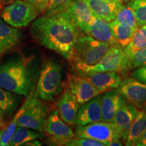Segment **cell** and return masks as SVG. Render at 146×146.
Here are the masks:
<instances>
[{"label": "cell", "mask_w": 146, "mask_h": 146, "mask_svg": "<svg viewBox=\"0 0 146 146\" xmlns=\"http://www.w3.org/2000/svg\"><path fill=\"white\" fill-rule=\"evenodd\" d=\"M31 33L40 45L46 47L70 61L82 31L64 10L35 20Z\"/></svg>", "instance_id": "cell-1"}, {"label": "cell", "mask_w": 146, "mask_h": 146, "mask_svg": "<svg viewBox=\"0 0 146 146\" xmlns=\"http://www.w3.org/2000/svg\"><path fill=\"white\" fill-rule=\"evenodd\" d=\"M31 86V75L23 58L14 56L0 65V87L14 94L27 96Z\"/></svg>", "instance_id": "cell-2"}, {"label": "cell", "mask_w": 146, "mask_h": 146, "mask_svg": "<svg viewBox=\"0 0 146 146\" xmlns=\"http://www.w3.org/2000/svg\"><path fill=\"white\" fill-rule=\"evenodd\" d=\"M111 45L89 35H81L76 41L70 62L76 71L96 64Z\"/></svg>", "instance_id": "cell-3"}, {"label": "cell", "mask_w": 146, "mask_h": 146, "mask_svg": "<svg viewBox=\"0 0 146 146\" xmlns=\"http://www.w3.org/2000/svg\"><path fill=\"white\" fill-rule=\"evenodd\" d=\"M62 78L61 65L54 60H46L42 66L35 96L43 101L54 102L61 91Z\"/></svg>", "instance_id": "cell-4"}, {"label": "cell", "mask_w": 146, "mask_h": 146, "mask_svg": "<svg viewBox=\"0 0 146 146\" xmlns=\"http://www.w3.org/2000/svg\"><path fill=\"white\" fill-rule=\"evenodd\" d=\"M129 69H130L129 58L126 54L125 48L120 46H110L99 62L76 72L113 71L123 73L127 72Z\"/></svg>", "instance_id": "cell-5"}, {"label": "cell", "mask_w": 146, "mask_h": 146, "mask_svg": "<svg viewBox=\"0 0 146 146\" xmlns=\"http://www.w3.org/2000/svg\"><path fill=\"white\" fill-rule=\"evenodd\" d=\"M0 15L3 21L10 26L21 28L34 21L39 14L23 0H14L5 5Z\"/></svg>", "instance_id": "cell-6"}, {"label": "cell", "mask_w": 146, "mask_h": 146, "mask_svg": "<svg viewBox=\"0 0 146 146\" xmlns=\"http://www.w3.org/2000/svg\"><path fill=\"white\" fill-rule=\"evenodd\" d=\"M47 112L48 109L39 98L31 96L27 108L18 118L17 126L43 133Z\"/></svg>", "instance_id": "cell-7"}, {"label": "cell", "mask_w": 146, "mask_h": 146, "mask_svg": "<svg viewBox=\"0 0 146 146\" xmlns=\"http://www.w3.org/2000/svg\"><path fill=\"white\" fill-rule=\"evenodd\" d=\"M48 143L54 145H66L75 134L66 123L60 117L56 110H53L47 116L44 125Z\"/></svg>", "instance_id": "cell-8"}, {"label": "cell", "mask_w": 146, "mask_h": 146, "mask_svg": "<svg viewBox=\"0 0 146 146\" xmlns=\"http://www.w3.org/2000/svg\"><path fill=\"white\" fill-rule=\"evenodd\" d=\"M74 134L76 137L91 139L102 142L106 145L115 139H120L112 123L104 121L86 125H76Z\"/></svg>", "instance_id": "cell-9"}, {"label": "cell", "mask_w": 146, "mask_h": 146, "mask_svg": "<svg viewBox=\"0 0 146 146\" xmlns=\"http://www.w3.org/2000/svg\"><path fill=\"white\" fill-rule=\"evenodd\" d=\"M67 83L68 89L74 95L79 104H83L101 94L86 77L78 73L68 74Z\"/></svg>", "instance_id": "cell-10"}, {"label": "cell", "mask_w": 146, "mask_h": 146, "mask_svg": "<svg viewBox=\"0 0 146 146\" xmlns=\"http://www.w3.org/2000/svg\"><path fill=\"white\" fill-rule=\"evenodd\" d=\"M117 90L135 107L143 108L146 105V83L128 77L121 81Z\"/></svg>", "instance_id": "cell-11"}, {"label": "cell", "mask_w": 146, "mask_h": 146, "mask_svg": "<svg viewBox=\"0 0 146 146\" xmlns=\"http://www.w3.org/2000/svg\"><path fill=\"white\" fill-rule=\"evenodd\" d=\"M79 104L68 88L64 89L56 103V110L60 117L68 125H76Z\"/></svg>", "instance_id": "cell-12"}, {"label": "cell", "mask_w": 146, "mask_h": 146, "mask_svg": "<svg viewBox=\"0 0 146 146\" xmlns=\"http://www.w3.org/2000/svg\"><path fill=\"white\" fill-rule=\"evenodd\" d=\"M86 77L101 94L112 89H117L122 81L121 76L116 72H77Z\"/></svg>", "instance_id": "cell-13"}, {"label": "cell", "mask_w": 146, "mask_h": 146, "mask_svg": "<svg viewBox=\"0 0 146 146\" xmlns=\"http://www.w3.org/2000/svg\"><path fill=\"white\" fill-rule=\"evenodd\" d=\"M137 112V107L132 104L126 102L115 115L112 123L123 143L126 141L128 133Z\"/></svg>", "instance_id": "cell-14"}, {"label": "cell", "mask_w": 146, "mask_h": 146, "mask_svg": "<svg viewBox=\"0 0 146 146\" xmlns=\"http://www.w3.org/2000/svg\"><path fill=\"white\" fill-rule=\"evenodd\" d=\"M127 102L125 98L117 89L106 91L101 96V110L103 121L112 123L116 112Z\"/></svg>", "instance_id": "cell-15"}, {"label": "cell", "mask_w": 146, "mask_h": 146, "mask_svg": "<svg viewBox=\"0 0 146 146\" xmlns=\"http://www.w3.org/2000/svg\"><path fill=\"white\" fill-rule=\"evenodd\" d=\"M94 16L106 21H114L123 5L121 0H84Z\"/></svg>", "instance_id": "cell-16"}, {"label": "cell", "mask_w": 146, "mask_h": 146, "mask_svg": "<svg viewBox=\"0 0 146 146\" xmlns=\"http://www.w3.org/2000/svg\"><path fill=\"white\" fill-rule=\"evenodd\" d=\"M100 102L101 96L99 95L82 104L76 115V125H86L103 121Z\"/></svg>", "instance_id": "cell-17"}, {"label": "cell", "mask_w": 146, "mask_h": 146, "mask_svg": "<svg viewBox=\"0 0 146 146\" xmlns=\"http://www.w3.org/2000/svg\"><path fill=\"white\" fill-rule=\"evenodd\" d=\"M66 11L82 31L86 34L94 15L85 1L84 0H72Z\"/></svg>", "instance_id": "cell-18"}, {"label": "cell", "mask_w": 146, "mask_h": 146, "mask_svg": "<svg viewBox=\"0 0 146 146\" xmlns=\"http://www.w3.org/2000/svg\"><path fill=\"white\" fill-rule=\"evenodd\" d=\"M86 34L98 41L107 42L111 46H118L108 22L98 16H94Z\"/></svg>", "instance_id": "cell-19"}, {"label": "cell", "mask_w": 146, "mask_h": 146, "mask_svg": "<svg viewBox=\"0 0 146 146\" xmlns=\"http://www.w3.org/2000/svg\"><path fill=\"white\" fill-rule=\"evenodd\" d=\"M21 32L0 18V56L12 50L19 43Z\"/></svg>", "instance_id": "cell-20"}, {"label": "cell", "mask_w": 146, "mask_h": 146, "mask_svg": "<svg viewBox=\"0 0 146 146\" xmlns=\"http://www.w3.org/2000/svg\"><path fill=\"white\" fill-rule=\"evenodd\" d=\"M109 25L118 45L123 48H125L129 45L135 33L137 30L133 27L122 25L114 20L110 22Z\"/></svg>", "instance_id": "cell-21"}, {"label": "cell", "mask_w": 146, "mask_h": 146, "mask_svg": "<svg viewBox=\"0 0 146 146\" xmlns=\"http://www.w3.org/2000/svg\"><path fill=\"white\" fill-rule=\"evenodd\" d=\"M145 131L146 113L143 111H139L128 133L125 145L127 146L135 145Z\"/></svg>", "instance_id": "cell-22"}, {"label": "cell", "mask_w": 146, "mask_h": 146, "mask_svg": "<svg viewBox=\"0 0 146 146\" xmlns=\"http://www.w3.org/2000/svg\"><path fill=\"white\" fill-rule=\"evenodd\" d=\"M31 96H29L28 98L25 103L22 105V106L20 108L18 112H16L14 118L11 120V121L8 125L5 123V126L3 127L0 129V146H8L9 145L11 138L15 132L16 128H17V120L18 118L24 112L25 109L27 108L29 102H30Z\"/></svg>", "instance_id": "cell-23"}, {"label": "cell", "mask_w": 146, "mask_h": 146, "mask_svg": "<svg viewBox=\"0 0 146 146\" xmlns=\"http://www.w3.org/2000/svg\"><path fill=\"white\" fill-rule=\"evenodd\" d=\"M42 133L23 127H17L9 143L10 146L23 145L27 142L33 139L41 138Z\"/></svg>", "instance_id": "cell-24"}, {"label": "cell", "mask_w": 146, "mask_h": 146, "mask_svg": "<svg viewBox=\"0 0 146 146\" xmlns=\"http://www.w3.org/2000/svg\"><path fill=\"white\" fill-rule=\"evenodd\" d=\"M145 47H146V25L139 27L137 30L131 42L125 48V51L128 57L130 58L136 52Z\"/></svg>", "instance_id": "cell-25"}, {"label": "cell", "mask_w": 146, "mask_h": 146, "mask_svg": "<svg viewBox=\"0 0 146 146\" xmlns=\"http://www.w3.org/2000/svg\"><path fill=\"white\" fill-rule=\"evenodd\" d=\"M18 98L14 96V93L0 87V108L6 117L12 114L18 106Z\"/></svg>", "instance_id": "cell-26"}, {"label": "cell", "mask_w": 146, "mask_h": 146, "mask_svg": "<svg viewBox=\"0 0 146 146\" xmlns=\"http://www.w3.org/2000/svg\"><path fill=\"white\" fill-rule=\"evenodd\" d=\"M114 21L126 26L137 29L139 28L134 12L129 3L126 5H122Z\"/></svg>", "instance_id": "cell-27"}, {"label": "cell", "mask_w": 146, "mask_h": 146, "mask_svg": "<svg viewBox=\"0 0 146 146\" xmlns=\"http://www.w3.org/2000/svg\"><path fill=\"white\" fill-rule=\"evenodd\" d=\"M129 4L134 12L139 27L146 25V0H131Z\"/></svg>", "instance_id": "cell-28"}, {"label": "cell", "mask_w": 146, "mask_h": 146, "mask_svg": "<svg viewBox=\"0 0 146 146\" xmlns=\"http://www.w3.org/2000/svg\"><path fill=\"white\" fill-rule=\"evenodd\" d=\"M72 0H50L45 14L52 15L63 12L68 8Z\"/></svg>", "instance_id": "cell-29"}, {"label": "cell", "mask_w": 146, "mask_h": 146, "mask_svg": "<svg viewBox=\"0 0 146 146\" xmlns=\"http://www.w3.org/2000/svg\"><path fill=\"white\" fill-rule=\"evenodd\" d=\"M146 65V47L138 51L129 58L130 69L138 68Z\"/></svg>", "instance_id": "cell-30"}, {"label": "cell", "mask_w": 146, "mask_h": 146, "mask_svg": "<svg viewBox=\"0 0 146 146\" xmlns=\"http://www.w3.org/2000/svg\"><path fill=\"white\" fill-rule=\"evenodd\" d=\"M67 146H105L104 143L88 138L75 137L66 144Z\"/></svg>", "instance_id": "cell-31"}, {"label": "cell", "mask_w": 146, "mask_h": 146, "mask_svg": "<svg viewBox=\"0 0 146 146\" xmlns=\"http://www.w3.org/2000/svg\"><path fill=\"white\" fill-rule=\"evenodd\" d=\"M23 1L31 5L38 14L45 13L50 3V0H23Z\"/></svg>", "instance_id": "cell-32"}, {"label": "cell", "mask_w": 146, "mask_h": 146, "mask_svg": "<svg viewBox=\"0 0 146 146\" xmlns=\"http://www.w3.org/2000/svg\"><path fill=\"white\" fill-rule=\"evenodd\" d=\"M133 76L139 81L146 83V65L139 67L133 73Z\"/></svg>", "instance_id": "cell-33"}, {"label": "cell", "mask_w": 146, "mask_h": 146, "mask_svg": "<svg viewBox=\"0 0 146 146\" xmlns=\"http://www.w3.org/2000/svg\"><path fill=\"white\" fill-rule=\"evenodd\" d=\"M135 145L137 146H146V131L143 133V135L141 137L139 138V139L136 142Z\"/></svg>", "instance_id": "cell-34"}, {"label": "cell", "mask_w": 146, "mask_h": 146, "mask_svg": "<svg viewBox=\"0 0 146 146\" xmlns=\"http://www.w3.org/2000/svg\"><path fill=\"white\" fill-rule=\"evenodd\" d=\"M5 114L2 111V110L0 108V129L3 127L5 125Z\"/></svg>", "instance_id": "cell-35"}, {"label": "cell", "mask_w": 146, "mask_h": 146, "mask_svg": "<svg viewBox=\"0 0 146 146\" xmlns=\"http://www.w3.org/2000/svg\"><path fill=\"white\" fill-rule=\"evenodd\" d=\"M123 141H122L120 139H115L112 140V141H111L110 143H108V145H111V146H115V145H123Z\"/></svg>", "instance_id": "cell-36"}, {"label": "cell", "mask_w": 146, "mask_h": 146, "mask_svg": "<svg viewBox=\"0 0 146 146\" xmlns=\"http://www.w3.org/2000/svg\"><path fill=\"white\" fill-rule=\"evenodd\" d=\"M41 145V142H40L39 141H38L37 139H33V140H31V141L27 142V143L24 144L23 145H27V146L32 145V146H34V145Z\"/></svg>", "instance_id": "cell-37"}, {"label": "cell", "mask_w": 146, "mask_h": 146, "mask_svg": "<svg viewBox=\"0 0 146 146\" xmlns=\"http://www.w3.org/2000/svg\"><path fill=\"white\" fill-rule=\"evenodd\" d=\"M13 1H14V0H0V4H1L3 6L4 5L9 4Z\"/></svg>", "instance_id": "cell-38"}, {"label": "cell", "mask_w": 146, "mask_h": 146, "mask_svg": "<svg viewBox=\"0 0 146 146\" xmlns=\"http://www.w3.org/2000/svg\"><path fill=\"white\" fill-rule=\"evenodd\" d=\"M3 5H1V4H0V14H1V11H2V10H3Z\"/></svg>", "instance_id": "cell-39"}, {"label": "cell", "mask_w": 146, "mask_h": 146, "mask_svg": "<svg viewBox=\"0 0 146 146\" xmlns=\"http://www.w3.org/2000/svg\"><path fill=\"white\" fill-rule=\"evenodd\" d=\"M143 112H145L146 113V105L144 107H143Z\"/></svg>", "instance_id": "cell-40"}, {"label": "cell", "mask_w": 146, "mask_h": 146, "mask_svg": "<svg viewBox=\"0 0 146 146\" xmlns=\"http://www.w3.org/2000/svg\"><path fill=\"white\" fill-rule=\"evenodd\" d=\"M126 1H130L131 0H126Z\"/></svg>", "instance_id": "cell-41"}, {"label": "cell", "mask_w": 146, "mask_h": 146, "mask_svg": "<svg viewBox=\"0 0 146 146\" xmlns=\"http://www.w3.org/2000/svg\"><path fill=\"white\" fill-rule=\"evenodd\" d=\"M121 1H122V0H121Z\"/></svg>", "instance_id": "cell-42"}]
</instances>
